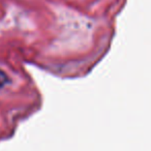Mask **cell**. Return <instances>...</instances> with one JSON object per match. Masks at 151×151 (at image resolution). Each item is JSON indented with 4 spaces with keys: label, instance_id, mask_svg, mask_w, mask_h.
Segmentation results:
<instances>
[{
    "label": "cell",
    "instance_id": "1",
    "mask_svg": "<svg viewBox=\"0 0 151 151\" xmlns=\"http://www.w3.org/2000/svg\"><path fill=\"white\" fill-rule=\"evenodd\" d=\"M9 81V77H7V75L3 70L0 69V88L4 87L5 85L7 84Z\"/></svg>",
    "mask_w": 151,
    "mask_h": 151
}]
</instances>
